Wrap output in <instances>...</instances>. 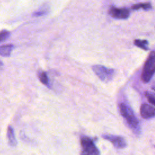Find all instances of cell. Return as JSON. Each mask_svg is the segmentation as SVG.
I'll use <instances>...</instances> for the list:
<instances>
[{"label": "cell", "instance_id": "10", "mask_svg": "<svg viewBox=\"0 0 155 155\" xmlns=\"http://www.w3.org/2000/svg\"><path fill=\"white\" fill-rule=\"evenodd\" d=\"M134 44L137 47L145 50H148V42L147 40H140V39H136L134 41Z\"/></svg>", "mask_w": 155, "mask_h": 155}, {"label": "cell", "instance_id": "16", "mask_svg": "<svg viewBox=\"0 0 155 155\" xmlns=\"http://www.w3.org/2000/svg\"><path fill=\"white\" fill-rule=\"evenodd\" d=\"M2 65H3V64H2V62L0 61V69L1 68V67H2Z\"/></svg>", "mask_w": 155, "mask_h": 155}, {"label": "cell", "instance_id": "6", "mask_svg": "<svg viewBox=\"0 0 155 155\" xmlns=\"http://www.w3.org/2000/svg\"><path fill=\"white\" fill-rule=\"evenodd\" d=\"M109 15L116 19H127L130 16V11L125 8H117L112 7L109 10Z\"/></svg>", "mask_w": 155, "mask_h": 155}, {"label": "cell", "instance_id": "5", "mask_svg": "<svg viewBox=\"0 0 155 155\" xmlns=\"http://www.w3.org/2000/svg\"><path fill=\"white\" fill-rule=\"evenodd\" d=\"M102 137L112 143L113 146L118 149H122L127 147V142L125 139L119 136L105 134L102 135Z\"/></svg>", "mask_w": 155, "mask_h": 155}, {"label": "cell", "instance_id": "13", "mask_svg": "<svg viewBox=\"0 0 155 155\" xmlns=\"http://www.w3.org/2000/svg\"><path fill=\"white\" fill-rule=\"evenodd\" d=\"M10 36V32L7 30H4L0 31V42L4 41Z\"/></svg>", "mask_w": 155, "mask_h": 155}, {"label": "cell", "instance_id": "9", "mask_svg": "<svg viewBox=\"0 0 155 155\" xmlns=\"http://www.w3.org/2000/svg\"><path fill=\"white\" fill-rule=\"evenodd\" d=\"M13 49V45L12 44L4 45L0 47V55L2 56H9L12 51Z\"/></svg>", "mask_w": 155, "mask_h": 155}, {"label": "cell", "instance_id": "1", "mask_svg": "<svg viewBox=\"0 0 155 155\" xmlns=\"http://www.w3.org/2000/svg\"><path fill=\"white\" fill-rule=\"evenodd\" d=\"M119 108L121 116L125 119L129 127L135 134H139L140 132L139 122L131 108L125 103H120L119 104Z\"/></svg>", "mask_w": 155, "mask_h": 155}, {"label": "cell", "instance_id": "2", "mask_svg": "<svg viewBox=\"0 0 155 155\" xmlns=\"http://www.w3.org/2000/svg\"><path fill=\"white\" fill-rule=\"evenodd\" d=\"M155 71V53L152 51L149 54L146 62H145L141 79L144 83H148L150 81L154 75Z\"/></svg>", "mask_w": 155, "mask_h": 155}, {"label": "cell", "instance_id": "8", "mask_svg": "<svg viewBox=\"0 0 155 155\" xmlns=\"http://www.w3.org/2000/svg\"><path fill=\"white\" fill-rule=\"evenodd\" d=\"M7 137H8V143L12 147H15L17 144V140L15 137L14 130L12 127L8 126L7 128Z\"/></svg>", "mask_w": 155, "mask_h": 155}, {"label": "cell", "instance_id": "15", "mask_svg": "<svg viewBox=\"0 0 155 155\" xmlns=\"http://www.w3.org/2000/svg\"><path fill=\"white\" fill-rule=\"evenodd\" d=\"M47 12H47V9H45V8H42V9H41V10H38V11L35 12V13H33V16H36V17L40 16H42V15H44L47 14Z\"/></svg>", "mask_w": 155, "mask_h": 155}, {"label": "cell", "instance_id": "3", "mask_svg": "<svg viewBox=\"0 0 155 155\" xmlns=\"http://www.w3.org/2000/svg\"><path fill=\"white\" fill-rule=\"evenodd\" d=\"M81 155H101L100 152L92 139L87 136L81 138Z\"/></svg>", "mask_w": 155, "mask_h": 155}, {"label": "cell", "instance_id": "11", "mask_svg": "<svg viewBox=\"0 0 155 155\" xmlns=\"http://www.w3.org/2000/svg\"><path fill=\"white\" fill-rule=\"evenodd\" d=\"M143 8L145 10H150L152 8L151 5L150 3H139L136 4H134L132 7L131 8L133 10H139V8Z\"/></svg>", "mask_w": 155, "mask_h": 155}, {"label": "cell", "instance_id": "14", "mask_svg": "<svg viewBox=\"0 0 155 155\" xmlns=\"http://www.w3.org/2000/svg\"><path fill=\"white\" fill-rule=\"evenodd\" d=\"M145 95L146 96V97L147 98L148 101L150 102V104H151L153 105H155V97H154V95L148 91L145 92Z\"/></svg>", "mask_w": 155, "mask_h": 155}, {"label": "cell", "instance_id": "4", "mask_svg": "<svg viewBox=\"0 0 155 155\" xmlns=\"http://www.w3.org/2000/svg\"><path fill=\"white\" fill-rule=\"evenodd\" d=\"M92 68L98 78L105 82L111 81L114 74V70L113 69L107 68L103 65H96L93 66Z\"/></svg>", "mask_w": 155, "mask_h": 155}, {"label": "cell", "instance_id": "7", "mask_svg": "<svg viewBox=\"0 0 155 155\" xmlns=\"http://www.w3.org/2000/svg\"><path fill=\"white\" fill-rule=\"evenodd\" d=\"M140 112L141 116L143 119H150L153 117L155 114L154 107L148 104H143L141 105Z\"/></svg>", "mask_w": 155, "mask_h": 155}, {"label": "cell", "instance_id": "12", "mask_svg": "<svg viewBox=\"0 0 155 155\" xmlns=\"http://www.w3.org/2000/svg\"><path fill=\"white\" fill-rule=\"evenodd\" d=\"M38 78L40 80V81L44 84L45 85L47 86L48 87H50V84H49V80L48 76L47 73L44 71H41L38 73Z\"/></svg>", "mask_w": 155, "mask_h": 155}]
</instances>
